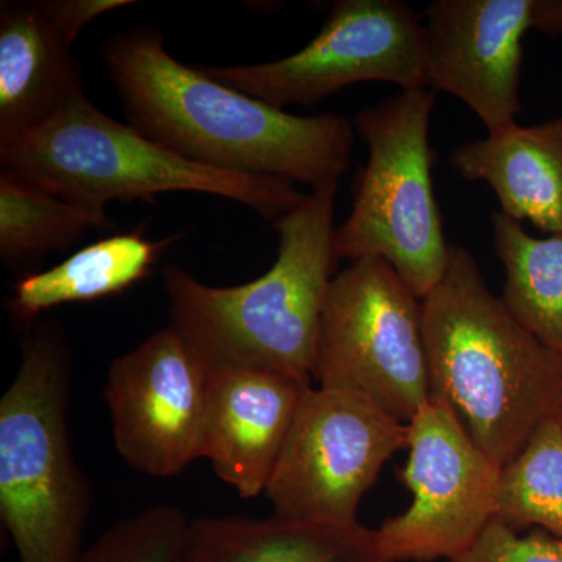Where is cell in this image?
I'll list each match as a JSON object with an SVG mask.
<instances>
[{
  "mask_svg": "<svg viewBox=\"0 0 562 562\" xmlns=\"http://www.w3.org/2000/svg\"><path fill=\"white\" fill-rule=\"evenodd\" d=\"M435 102L431 90L401 91L358 111L353 127L369 158L336 231L339 260L382 258L419 299L441 281L450 255L432 184Z\"/></svg>",
  "mask_w": 562,
  "mask_h": 562,
  "instance_id": "obj_6",
  "label": "cell"
},
{
  "mask_svg": "<svg viewBox=\"0 0 562 562\" xmlns=\"http://www.w3.org/2000/svg\"><path fill=\"white\" fill-rule=\"evenodd\" d=\"M446 562H562V539L542 530L520 536L494 519L468 550Z\"/></svg>",
  "mask_w": 562,
  "mask_h": 562,
  "instance_id": "obj_22",
  "label": "cell"
},
{
  "mask_svg": "<svg viewBox=\"0 0 562 562\" xmlns=\"http://www.w3.org/2000/svg\"><path fill=\"white\" fill-rule=\"evenodd\" d=\"M312 386L262 369H209L202 458L239 497L265 494L299 403Z\"/></svg>",
  "mask_w": 562,
  "mask_h": 562,
  "instance_id": "obj_13",
  "label": "cell"
},
{
  "mask_svg": "<svg viewBox=\"0 0 562 562\" xmlns=\"http://www.w3.org/2000/svg\"><path fill=\"white\" fill-rule=\"evenodd\" d=\"M454 171L490 184L509 220L562 233V117L531 127L513 124L454 147Z\"/></svg>",
  "mask_w": 562,
  "mask_h": 562,
  "instance_id": "obj_15",
  "label": "cell"
},
{
  "mask_svg": "<svg viewBox=\"0 0 562 562\" xmlns=\"http://www.w3.org/2000/svg\"><path fill=\"white\" fill-rule=\"evenodd\" d=\"M425 22L402 0H338L303 49L261 65L201 66L203 72L273 106H313L351 85L386 81L428 90Z\"/></svg>",
  "mask_w": 562,
  "mask_h": 562,
  "instance_id": "obj_8",
  "label": "cell"
},
{
  "mask_svg": "<svg viewBox=\"0 0 562 562\" xmlns=\"http://www.w3.org/2000/svg\"><path fill=\"white\" fill-rule=\"evenodd\" d=\"M339 183L305 195L273 222L276 262L238 286H210L179 266L165 271L171 327L206 368L262 369L313 382L317 331L336 277Z\"/></svg>",
  "mask_w": 562,
  "mask_h": 562,
  "instance_id": "obj_3",
  "label": "cell"
},
{
  "mask_svg": "<svg viewBox=\"0 0 562 562\" xmlns=\"http://www.w3.org/2000/svg\"><path fill=\"white\" fill-rule=\"evenodd\" d=\"M209 369L168 325L106 371L114 447L133 471L171 479L201 460Z\"/></svg>",
  "mask_w": 562,
  "mask_h": 562,
  "instance_id": "obj_11",
  "label": "cell"
},
{
  "mask_svg": "<svg viewBox=\"0 0 562 562\" xmlns=\"http://www.w3.org/2000/svg\"><path fill=\"white\" fill-rule=\"evenodd\" d=\"M535 31L549 36L562 35V0H538Z\"/></svg>",
  "mask_w": 562,
  "mask_h": 562,
  "instance_id": "obj_24",
  "label": "cell"
},
{
  "mask_svg": "<svg viewBox=\"0 0 562 562\" xmlns=\"http://www.w3.org/2000/svg\"><path fill=\"white\" fill-rule=\"evenodd\" d=\"M408 447V424L353 392L308 387L265 494L276 516L357 524L358 509L392 454Z\"/></svg>",
  "mask_w": 562,
  "mask_h": 562,
  "instance_id": "obj_9",
  "label": "cell"
},
{
  "mask_svg": "<svg viewBox=\"0 0 562 562\" xmlns=\"http://www.w3.org/2000/svg\"><path fill=\"white\" fill-rule=\"evenodd\" d=\"M133 0H40L41 9L63 38L74 46L81 31L110 11L135 5Z\"/></svg>",
  "mask_w": 562,
  "mask_h": 562,
  "instance_id": "obj_23",
  "label": "cell"
},
{
  "mask_svg": "<svg viewBox=\"0 0 562 562\" xmlns=\"http://www.w3.org/2000/svg\"><path fill=\"white\" fill-rule=\"evenodd\" d=\"M313 380L361 395L403 424L430 402L422 299L390 262L361 258L336 273L322 310Z\"/></svg>",
  "mask_w": 562,
  "mask_h": 562,
  "instance_id": "obj_7",
  "label": "cell"
},
{
  "mask_svg": "<svg viewBox=\"0 0 562 562\" xmlns=\"http://www.w3.org/2000/svg\"><path fill=\"white\" fill-rule=\"evenodd\" d=\"M492 241L505 269L506 308L539 341L562 355V233L535 238L498 211L492 214Z\"/></svg>",
  "mask_w": 562,
  "mask_h": 562,
  "instance_id": "obj_19",
  "label": "cell"
},
{
  "mask_svg": "<svg viewBox=\"0 0 562 562\" xmlns=\"http://www.w3.org/2000/svg\"><path fill=\"white\" fill-rule=\"evenodd\" d=\"M171 243L172 238L151 241L139 231L92 243L54 268L21 277L9 302L10 313L18 321H31L65 303L122 294L149 276Z\"/></svg>",
  "mask_w": 562,
  "mask_h": 562,
  "instance_id": "obj_17",
  "label": "cell"
},
{
  "mask_svg": "<svg viewBox=\"0 0 562 562\" xmlns=\"http://www.w3.org/2000/svg\"><path fill=\"white\" fill-rule=\"evenodd\" d=\"M102 58L127 124L187 160L312 190L349 171L353 122L331 113L295 116L233 90L201 66L176 60L155 29L114 33Z\"/></svg>",
  "mask_w": 562,
  "mask_h": 562,
  "instance_id": "obj_1",
  "label": "cell"
},
{
  "mask_svg": "<svg viewBox=\"0 0 562 562\" xmlns=\"http://www.w3.org/2000/svg\"><path fill=\"white\" fill-rule=\"evenodd\" d=\"M2 168L83 209L149 201L166 192H202L241 203L272 224L306 194L276 177L221 171L180 157L74 94L46 124L0 151Z\"/></svg>",
  "mask_w": 562,
  "mask_h": 562,
  "instance_id": "obj_4",
  "label": "cell"
},
{
  "mask_svg": "<svg viewBox=\"0 0 562 562\" xmlns=\"http://www.w3.org/2000/svg\"><path fill=\"white\" fill-rule=\"evenodd\" d=\"M111 227L109 214L65 201L9 169H0V258L9 271L36 272L50 251L70 249L92 228Z\"/></svg>",
  "mask_w": 562,
  "mask_h": 562,
  "instance_id": "obj_18",
  "label": "cell"
},
{
  "mask_svg": "<svg viewBox=\"0 0 562 562\" xmlns=\"http://www.w3.org/2000/svg\"><path fill=\"white\" fill-rule=\"evenodd\" d=\"M190 520L179 506H150L114 524L79 562H180Z\"/></svg>",
  "mask_w": 562,
  "mask_h": 562,
  "instance_id": "obj_21",
  "label": "cell"
},
{
  "mask_svg": "<svg viewBox=\"0 0 562 562\" xmlns=\"http://www.w3.org/2000/svg\"><path fill=\"white\" fill-rule=\"evenodd\" d=\"M431 395L450 406L498 468L562 414V355L532 336L487 286L471 251L450 244L424 299Z\"/></svg>",
  "mask_w": 562,
  "mask_h": 562,
  "instance_id": "obj_2",
  "label": "cell"
},
{
  "mask_svg": "<svg viewBox=\"0 0 562 562\" xmlns=\"http://www.w3.org/2000/svg\"><path fill=\"white\" fill-rule=\"evenodd\" d=\"M538 0H436L427 9L428 90L449 92L487 133L516 124L524 38Z\"/></svg>",
  "mask_w": 562,
  "mask_h": 562,
  "instance_id": "obj_12",
  "label": "cell"
},
{
  "mask_svg": "<svg viewBox=\"0 0 562 562\" xmlns=\"http://www.w3.org/2000/svg\"><path fill=\"white\" fill-rule=\"evenodd\" d=\"M495 519L516 531L535 527L562 539V414L543 420L503 465Z\"/></svg>",
  "mask_w": 562,
  "mask_h": 562,
  "instance_id": "obj_20",
  "label": "cell"
},
{
  "mask_svg": "<svg viewBox=\"0 0 562 562\" xmlns=\"http://www.w3.org/2000/svg\"><path fill=\"white\" fill-rule=\"evenodd\" d=\"M180 562H387L376 530L244 516L190 520Z\"/></svg>",
  "mask_w": 562,
  "mask_h": 562,
  "instance_id": "obj_16",
  "label": "cell"
},
{
  "mask_svg": "<svg viewBox=\"0 0 562 562\" xmlns=\"http://www.w3.org/2000/svg\"><path fill=\"white\" fill-rule=\"evenodd\" d=\"M72 357L54 322L29 331L0 398V519L20 562H79L92 491L69 432Z\"/></svg>",
  "mask_w": 562,
  "mask_h": 562,
  "instance_id": "obj_5",
  "label": "cell"
},
{
  "mask_svg": "<svg viewBox=\"0 0 562 562\" xmlns=\"http://www.w3.org/2000/svg\"><path fill=\"white\" fill-rule=\"evenodd\" d=\"M408 449L403 482L413 503L376 530L380 549L387 562L452 560L495 519L502 468L438 395L409 422Z\"/></svg>",
  "mask_w": 562,
  "mask_h": 562,
  "instance_id": "obj_10",
  "label": "cell"
},
{
  "mask_svg": "<svg viewBox=\"0 0 562 562\" xmlns=\"http://www.w3.org/2000/svg\"><path fill=\"white\" fill-rule=\"evenodd\" d=\"M72 46L40 0L0 5V151L9 149L83 91Z\"/></svg>",
  "mask_w": 562,
  "mask_h": 562,
  "instance_id": "obj_14",
  "label": "cell"
}]
</instances>
